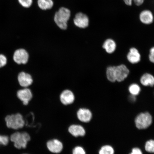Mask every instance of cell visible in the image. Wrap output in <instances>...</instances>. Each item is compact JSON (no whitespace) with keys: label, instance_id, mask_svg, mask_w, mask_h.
Here are the masks:
<instances>
[{"label":"cell","instance_id":"cell-15","mask_svg":"<svg viewBox=\"0 0 154 154\" xmlns=\"http://www.w3.org/2000/svg\"><path fill=\"white\" fill-rule=\"evenodd\" d=\"M140 19L143 24L149 25L153 22L154 17L152 13L149 10H144L142 11L140 15Z\"/></svg>","mask_w":154,"mask_h":154},{"label":"cell","instance_id":"cell-26","mask_svg":"<svg viewBox=\"0 0 154 154\" xmlns=\"http://www.w3.org/2000/svg\"><path fill=\"white\" fill-rule=\"evenodd\" d=\"M9 138L6 136L0 135V145L6 146L9 143Z\"/></svg>","mask_w":154,"mask_h":154},{"label":"cell","instance_id":"cell-28","mask_svg":"<svg viewBox=\"0 0 154 154\" xmlns=\"http://www.w3.org/2000/svg\"><path fill=\"white\" fill-rule=\"evenodd\" d=\"M149 58L150 62L154 63V47H152L150 49Z\"/></svg>","mask_w":154,"mask_h":154},{"label":"cell","instance_id":"cell-21","mask_svg":"<svg viewBox=\"0 0 154 154\" xmlns=\"http://www.w3.org/2000/svg\"><path fill=\"white\" fill-rule=\"evenodd\" d=\"M114 153L113 148L109 145L103 146L99 151V154H114Z\"/></svg>","mask_w":154,"mask_h":154},{"label":"cell","instance_id":"cell-24","mask_svg":"<svg viewBox=\"0 0 154 154\" xmlns=\"http://www.w3.org/2000/svg\"><path fill=\"white\" fill-rule=\"evenodd\" d=\"M18 2L23 7L26 8L30 7L32 2V0H18Z\"/></svg>","mask_w":154,"mask_h":154},{"label":"cell","instance_id":"cell-11","mask_svg":"<svg viewBox=\"0 0 154 154\" xmlns=\"http://www.w3.org/2000/svg\"><path fill=\"white\" fill-rule=\"evenodd\" d=\"M48 150L54 153H59L62 151L63 148V144L59 140L53 139L49 140L47 144Z\"/></svg>","mask_w":154,"mask_h":154},{"label":"cell","instance_id":"cell-14","mask_svg":"<svg viewBox=\"0 0 154 154\" xmlns=\"http://www.w3.org/2000/svg\"><path fill=\"white\" fill-rule=\"evenodd\" d=\"M69 132L73 136L78 137L85 135L86 131L82 126L80 125H73L69 127Z\"/></svg>","mask_w":154,"mask_h":154},{"label":"cell","instance_id":"cell-23","mask_svg":"<svg viewBox=\"0 0 154 154\" xmlns=\"http://www.w3.org/2000/svg\"><path fill=\"white\" fill-rule=\"evenodd\" d=\"M125 4L129 6L132 5V1H133L136 5L140 6L143 4L144 0H123Z\"/></svg>","mask_w":154,"mask_h":154},{"label":"cell","instance_id":"cell-1","mask_svg":"<svg viewBox=\"0 0 154 154\" xmlns=\"http://www.w3.org/2000/svg\"><path fill=\"white\" fill-rule=\"evenodd\" d=\"M70 11L64 7H61L55 13L54 20L57 26L62 30H66L67 28V22L70 19Z\"/></svg>","mask_w":154,"mask_h":154},{"label":"cell","instance_id":"cell-29","mask_svg":"<svg viewBox=\"0 0 154 154\" xmlns=\"http://www.w3.org/2000/svg\"><path fill=\"white\" fill-rule=\"evenodd\" d=\"M130 154H143V153L139 148L136 147L132 149L131 152Z\"/></svg>","mask_w":154,"mask_h":154},{"label":"cell","instance_id":"cell-9","mask_svg":"<svg viewBox=\"0 0 154 154\" xmlns=\"http://www.w3.org/2000/svg\"><path fill=\"white\" fill-rule=\"evenodd\" d=\"M17 96L23 105L26 106L28 104L33 97L31 90L28 88L19 90L17 92Z\"/></svg>","mask_w":154,"mask_h":154},{"label":"cell","instance_id":"cell-30","mask_svg":"<svg viewBox=\"0 0 154 154\" xmlns=\"http://www.w3.org/2000/svg\"><path fill=\"white\" fill-rule=\"evenodd\" d=\"M136 96L131 95L129 97V100L131 102H134L136 100Z\"/></svg>","mask_w":154,"mask_h":154},{"label":"cell","instance_id":"cell-16","mask_svg":"<svg viewBox=\"0 0 154 154\" xmlns=\"http://www.w3.org/2000/svg\"><path fill=\"white\" fill-rule=\"evenodd\" d=\"M103 48L109 54L114 52L117 48V44L114 40L112 38H108L106 40L103 45Z\"/></svg>","mask_w":154,"mask_h":154},{"label":"cell","instance_id":"cell-3","mask_svg":"<svg viewBox=\"0 0 154 154\" xmlns=\"http://www.w3.org/2000/svg\"><path fill=\"white\" fill-rule=\"evenodd\" d=\"M5 121L8 128L14 130L22 128L25 124V121L20 113L8 115L6 117Z\"/></svg>","mask_w":154,"mask_h":154},{"label":"cell","instance_id":"cell-8","mask_svg":"<svg viewBox=\"0 0 154 154\" xmlns=\"http://www.w3.org/2000/svg\"><path fill=\"white\" fill-rule=\"evenodd\" d=\"M60 99L63 105H70L74 102L75 95L72 90L65 89L61 92L60 95Z\"/></svg>","mask_w":154,"mask_h":154},{"label":"cell","instance_id":"cell-5","mask_svg":"<svg viewBox=\"0 0 154 154\" xmlns=\"http://www.w3.org/2000/svg\"><path fill=\"white\" fill-rule=\"evenodd\" d=\"M13 58L17 64L25 65L28 62L29 55L26 50L19 49L15 51Z\"/></svg>","mask_w":154,"mask_h":154},{"label":"cell","instance_id":"cell-13","mask_svg":"<svg viewBox=\"0 0 154 154\" xmlns=\"http://www.w3.org/2000/svg\"><path fill=\"white\" fill-rule=\"evenodd\" d=\"M77 117L82 122H89L92 118V113L89 109L81 108L79 109L77 113Z\"/></svg>","mask_w":154,"mask_h":154},{"label":"cell","instance_id":"cell-12","mask_svg":"<svg viewBox=\"0 0 154 154\" xmlns=\"http://www.w3.org/2000/svg\"><path fill=\"white\" fill-rule=\"evenodd\" d=\"M127 58L129 62L132 64H136L141 60V55L137 49L132 48H130L127 54Z\"/></svg>","mask_w":154,"mask_h":154},{"label":"cell","instance_id":"cell-7","mask_svg":"<svg viewBox=\"0 0 154 154\" xmlns=\"http://www.w3.org/2000/svg\"><path fill=\"white\" fill-rule=\"evenodd\" d=\"M74 24L77 27L85 29L89 26V20L86 15L82 13H79L75 16Z\"/></svg>","mask_w":154,"mask_h":154},{"label":"cell","instance_id":"cell-18","mask_svg":"<svg viewBox=\"0 0 154 154\" xmlns=\"http://www.w3.org/2000/svg\"><path fill=\"white\" fill-rule=\"evenodd\" d=\"M38 4L40 9L46 10L51 9L54 3L52 0H38Z\"/></svg>","mask_w":154,"mask_h":154},{"label":"cell","instance_id":"cell-2","mask_svg":"<svg viewBox=\"0 0 154 154\" xmlns=\"http://www.w3.org/2000/svg\"><path fill=\"white\" fill-rule=\"evenodd\" d=\"M10 139L14 143L15 147L17 149H25L30 140V137L26 132H16L11 135Z\"/></svg>","mask_w":154,"mask_h":154},{"label":"cell","instance_id":"cell-22","mask_svg":"<svg viewBox=\"0 0 154 154\" xmlns=\"http://www.w3.org/2000/svg\"><path fill=\"white\" fill-rule=\"evenodd\" d=\"M145 149L148 152L154 153V140H149L146 142Z\"/></svg>","mask_w":154,"mask_h":154},{"label":"cell","instance_id":"cell-4","mask_svg":"<svg viewBox=\"0 0 154 154\" xmlns=\"http://www.w3.org/2000/svg\"><path fill=\"white\" fill-rule=\"evenodd\" d=\"M152 120V117L149 112L141 113L136 117L135 124L138 129H146L151 126Z\"/></svg>","mask_w":154,"mask_h":154},{"label":"cell","instance_id":"cell-20","mask_svg":"<svg viewBox=\"0 0 154 154\" xmlns=\"http://www.w3.org/2000/svg\"><path fill=\"white\" fill-rule=\"evenodd\" d=\"M128 91L131 95L137 96L140 93L141 91V88L140 86L137 84H132L129 86Z\"/></svg>","mask_w":154,"mask_h":154},{"label":"cell","instance_id":"cell-25","mask_svg":"<svg viewBox=\"0 0 154 154\" xmlns=\"http://www.w3.org/2000/svg\"><path fill=\"white\" fill-rule=\"evenodd\" d=\"M72 154H86L85 150L81 146H77L72 151Z\"/></svg>","mask_w":154,"mask_h":154},{"label":"cell","instance_id":"cell-27","mask_svg":"<svg viewBox=\"0 0 154 154\" xmlns=\"http://www.w3.org/2000/svg\"><path fill=\"white\" fill-rule=\"evenodd\" d=\"M7 59L4 55L0 54V68L3 67L6 65Z\"/></svg>","mask_w":154,"mask_h":154},{"label":"cell","instance_id":"cell-31","mask_svg":"<svg viewBox=\"0 0 154 154\" xmlns=\"http://www.w3.org/2000/svg\"></svg>","mask_w":154,"mask_h":154},{"label":"cell","instance_id":"cell-19","mask_svg":"<svg viewBox=\"0 0 154 154\" xmlns=\"http://www.w3.org/2000/svg\"><path fill=\"white\" fill-rule=\"evenodd\" d=\"M115 66H109L106 71V75L107 80L112 82H116L115 75Z\"/></svg>","mask_w":154,"mask_h":154},{"label":"cell","instance_id":"cell-17","mask_svg":"<svg viewBox=\"0 0 154 154\" xmlns=\"http://www.w3.org/2000/svg\"><path fill=\"white\" fill-rule=\"evenodd\" d=\"M140 82L144 86H154V76L149 73H146L140 77Z\"/></svg>","mask_w":154,"mask_h":154},{"label":"cell","instance_id":"cell-10","mask_svg":"<svg viewBox=\"0 0 154 154\" xmlns=\"http://www.w3.org/2000/svg\"><path fill=\"white\" fill-rule=\"evenodd\" d=\"M18 80L20 86L24 88H27L32 85L33 82L32 75L23 72L19 73Z\"/></svg>","mask_w":154,"mask_h":154},{"label":"cell","instance_id":"cell-6","mask_svg":"<svg viewBox=\"0 0 154 154\" xmlns=\"http://www.w3.org/2000/svg\"><path fill=\"white\" fill-rule=\"evenodd\" d=\"M130 70L126 65L121 64L115 66V75L116 82H121L124 81L128 78Z\"/></svg>","mask_w":154,"mask_h":154}]
</instances>
